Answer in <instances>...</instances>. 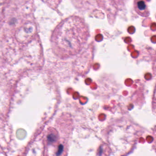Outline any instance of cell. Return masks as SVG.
Here are the masks:
<instances>
[{
    "mask_svg": "<svg viewBox=\"0 0 156 156\" xmlns=\"http://www.w3.org/2000/svg\"><path fill=\"white\" fill-rule=\"evenodd\" d=\"M88 28L78 17L66 18L56 27L52 36V46L55 54L68 57L78 53L86 43Z\"/></svg>",
    "mask_w": 156,
    "mask_h": 156,
    "instance_id": "1",
    "label": "cell"
},
{
    "mask_svg": "<svg viewBox=\"0 0 156 156\" xmlns=\"http://www.w3.org/2000/svg\"><path fill=\"white\" fill-rule=\"evenodd\" d=\"M152 108L153 113L156 116V85L152 98Z\"/></svg>",
    "mask_w": 156,
    "mask_h": 156,
    "instance_id": "3",
    "label": "cell"
},
{
    "mask_svg": "<svg viewBox=\"0 0 156 156\" xmlns=\"http://www.w3.org/2000/svg\"><path fill=\"white\" fill-rule=\"evenodd\" d=\"M153 142L152 147L156 153V126L153 128Z\"/></svg>",
    "mask_w": 156,
    "mask_h": 156,
    "instance_id": "4",
    "label": "cell"
},
{
    "mask_svg": "<svg viewBox=\"0 0 156 156\" xmlns=\"http://www.w3.org/2000/svg\"><path fill=\"white\" fill-rule=\"evenodd\" d=\"M134 8L136 12L140 16L146 17L149 15L146 0H134Z\"/></svg>",
    "mask_w": 156,
    "mask_h": 156,
    "instance_id": "2",
    "label": "cell"
},
{
    "mask_svg": "<svg viewBox=\"0 0 156 156\" xmlns=\"http://www.w3.org/2000/svg\"><path fill=\"white\" fill-rule=\"evenodd\" d=\"M153 70H154V73L156 74V61H155V64H154V66H153Z\"/></svg>",
    "mask_w": 156,
    "mask_h": 156,
    "instance_id": "5",
    "label": "cell"
}]
</instances>
